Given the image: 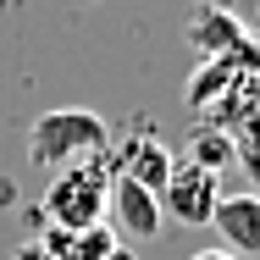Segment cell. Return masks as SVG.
<instances>
[{
	"label": "cell",
	"mask_w": 260,
	"mask_h": 260,
	"mask_svg": "<svg viewBox=\"0 0 260 260\" xmlns=\"http://www.w3.org/2000/svg\"><path fill=\"white\" fill-rule=\"evenodd\" d=\"M105 150H111V122L89 105H55L45 116H34V127H28V160L50 166V172L105 155Z\"/></svg>",
	"instance_id": "cell-1"
},
{
	"label": "cell",
	"mask_w": 260,
	"mask_h": 260,
	"mask_svg": "<svg viewBox=\"0 0 260 260\" xmlns=\"http://www.w3.org/2000/svg\"><path fill=\"white\" fill-rule=\"evenodd\" d=\"M105 200H111V160L89 155V160L61 166L50 177V188H45V216H50V227H61V233L100 227Z\"/></svg>",
	"instance_id": "cell-2"
},
{
	"label": "cell",
	"mask_w": 260,
	"mask_h": 260,
	"mask_svg": "<svg viewBox=\"0 0 260 260\" xmlns=\"http://www.w3.org/2000/svg\"><path fill=\"white\" fill-rule=\"evenodd\" d=\"M221 200V183L200 172V166H172V177H166V188H160V216H172V221H183V227H210V210Z\"/></svg>",
	"instance_id": "cell-3"
},
{
	"label": "cell",
	"mask_w": 260,
	"mask_h": 260,
	"mask_svg": "<svg viewBox=\"0 0 260 260\" xmlns=\"http://www.w3.org/2000/svg\"><path fill=\"white\" fill-rule=\"evenodd\" d=\"M105 160H111V177H127V183H139V188H150L160 200V188H166V177H172V150L160 144V139H150V133H139V139H122L116 150H105Z\"/></svg>",
	"instance_id": "cell-4"
},
{
	"label": "cell",
	"mask_w": 260,
	"mask_h": 260,
	"mask_svg": "<svg viewBox=\"0 0 260 260\" xmlns=\"http://www.w3.org/2000/svg\"><path fill=\"white\" fill-rule=\"evenodd\" d=\"M210 227L227 244V255H260V194H221L210 210Z\"/></svg>",
	"instance_id": "cell-5"
},
{
	"label": "cell",
	"mask_w": 260,
	"mask_h": 260,
	"mask_svg": "<svg viewBox=\"0 0 260 260\" xmlns=\"http://www.w3.org/2000/svg\"><path fill=\"white\" fill-rule=\"evenodd\" d=\"M111 210H116V227H122L127 238H139V244L160 238V227H166V216H160V200L150 194V188L127 183V177H111Z\"/></svg>",
	"instance_id": "cell-6"
},
{
	"label": "cell",
	"mask_w": 260,
	"mask_h": 260,
	"mask_svg": "<svg viewBox=\"0 0 260 260\" xmlns=\"http://www.w3.org/2000/svg\"><path fill=\"white\" fill-rule=\"evenodd\" d=\"M188 45L210 61H233V55L249 50V34H244V22L233 17V11H221V6H200V17L188 22Z\"/></svg>",
	"instance_id": "cell-7"
},
{
	"label": "cell",
	"mask_w": 260,
	"mask_h": 260,
	"mask_svg": "<svg viewBox=\"0 0 260 260\" xmlns=\"http://www.w3.org/2000/svg\"><path fill=\"white\" fill-rule=\"evenodd\" d=\"M39 249L50 260H105L111 249H116V233L111 227H78V233H61V227H50L45 238H39Z\"/></svg>",
	"instance_id": "cell-8"
},
{
	"label": "cell",
	"mask_w": 260,
	"mask_h": 260,
	"mask_svg": "<svg viewBox=\"0 0 260 260\" xmlns=\"http://www.w3.org/2000/svg\"><path fill=\"white\" fill-rule=\"evenodd\" d=\"M233 155H238V150H233L227 133H194V139H188V166H200V172H210V177H216Z\"/></svg>",
	"instance_id": "cell-9"
},
{
	"label": "cell",
	"mask_w": 260,
	"mask_h": 260,
	"mask_svg": "<svg viewBox=\"0 0 260 260\" xmlns=\"http://www.w3.org/2000/svg\"><path fill=\"white\" fill-rule=\"evenodd\" d=\"M188 260H238V255H227V249H200V255H188Z\"/></svg>",
	"instance_id": "cell-10"
},
{
	"label": "cell",
	"mask_w": 260,
	"mask_h": 260,
	"mask_svg": "<svg viewBox=\"0 0 260 260\" xmlns=\"http://www.w3.org/2000/svg\"><path fill=\"white\" fill-rule=\"evenodd\" d=\"M200 6H216V0H200Z\"/></svg>",
	"instance_id": "cell-11"
}]
</instances>
